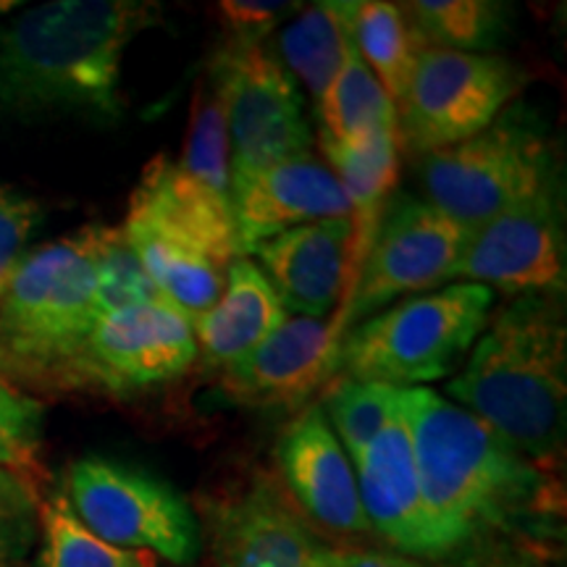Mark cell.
<instances>
[{
	"mask_svg": "<svg viewBox=\"0 0 567 567\" xmlns=\"http://www.w3.org/2000/svg\"><path fill=\"white\" fill-rule=\"evenodd\" d=\"M402 405L434 559L494 534L538 536L549 517H557V492L547 471L492 425L429 386L402 389Z\"/></svg>",
	"mask_w": 567,
	"mask_h": 567,
	"instance_id": "6da1fadb",
	"label": "cell"
},
{
	"mask_svg": "<svg viewBox=\"0 0 567 567\" xmlns=\"http://www.w3.org/2000/svg\"><path fill=\"white\" fill-rule=\"evenodd\" d=\"M161 21L137 0H53L0 32V116H122V61Z\"/></svg>",
	"mask_w": 567,
	"mask_h": 567,
	"instance_id": "7a4b0ae2",
	"label": "cell"
},
{
	"mask_svg": "<svg viewBox=\"0 0 567 567\" xmlns=\"http://www.w3.org/2000/svg\"><path fill=\"white\" fill-rule=\"evenodd\" d=\"M444 396L542 471H555L567 423V323L557 295L515 297L499 310Z\"/></svg>",
	"mask_w": 567,
	"mask_h": 567,
	"instance_id": "3957f363",
	"label": "cell"
},
{
	"mask_svg": "<svg viewBox=\"0 0 567 567\" xmlns=\"http://www.w3.org/2000/svg\"><path fill=\"white\" fill-rule=\"evenodd\" d=\"M97 226L34 247L0 292V371L63 389L71 363L101 318Z\"/></svg>",
	"mask_w": 567,
	"mask_h": 567,
	"instance_id": "277c9868",
	"label": "cell"
},
{
	"mask_svg": "<svg viewBox=\"0 0 567 567\" xmlns=\"http://www.w3.org/2000/svg\"><path fill=\"white\" fill-rule=\"evenodd\" d=\"M492 308V289L471 281L396 302L347 331L344 375L400 389L446 379L471 354Z\"/></svg>",
	"mask_w": 567,
	"mask_h": 567,
	"instance_id": "5b68a950",
	"label": "cell"
},
{
	"mask_svg": "<svg viewBox=\"0 0 567 567\" xmlns=\"http://www.w3.org/2000/svg\"><path fill=\"white\" fill-rule=\"evenodd\" d=\"M557 158L530 118L507 111L476 137L425 153V203L465 231L557 184Z\"/></svg>",
	"mask_w": 567,
	"mask_h": 567,
	"instance_id": "8992f818",
	"label": "cell"
},
{
	"mask_svg": "<svg viewBox=\"0 0 567 567\" xmlns=\"http://www.w3.org/2000/svg\"><path fill=\"white\" fill-rule=\"evenodd\" d=\"M61 494L82 526L118 549L174 565L203 555V528L189 502L145 467L90 455L66 467Z\"/></svg>",
	"mask_w": 567,
	"mask_h": 567,
	"instance_id": "52a82bcc",
	"label": "cell"
},
{
	"mask_svg": "<svg viewBox=\"0 0 567 567\" xmlns=\"http://www.w3.org/2000/svg\"><path fill=\"white\" fill-rule=\"evenodd\" d=\"M221 101L231 153V187L260 168L310 151L300 87L264 42H234L213 55L205 74Z\"/></svg>",
	"mask_w": 567,
	"mask_h": 567,
	"instance_id": "ba28073f",
	"label": "cell"
},
{
	"mask_svg": "<svg viewBox=\"0 0 567 567\" xmlns=\"http://www.w3.org/2000/svg\"><path fill=\"white\" fill-rule=\"evenodd\" d=\"M520 87V71L502 55L425 45L417 53L405 105L402 147L434 153L492 126Z\"/></svg>",
	"mask_w": 567,
	"mask_h": 567,
	"instance_id": "9c48e42d",
	"label": "cell"
},
{
	"mask_svg": "<svg viewBox=\"0 0 567 567\" xmlns=\"http://www.w3.org/2000/svg\"><path fill=\"white\" fill-rule=\"evenodd\" d=\"M465 239L463 226L425 200L396 197L389 203L358 281L337 310L344 329H352L360 318L384 308L400 295L455 281Z\"/></svg>",
	"mask_w": 567,
	"mask_h": 567,
	"instance_id": "30bf717a",
	"label": "cell"
},
{
	"mask_svg": "<svg viewBox=\"0 0 567 567\" xmlns=\"http://www.w3.org/2000/svg\"><path fill=\"white\" fill-rule=\"evenodd\" d=\"M455 281L481 284L509 297L563 292L567 245L559 182L467 231Z\"/></svg>",
	"mask_w": 567,
	"mask_h": 567,
	"instance_id": "8fae6325",
	"label": "cell"
},
{
	"mask_svg": "<svg viewBox=\"0 0 567 567\" xmlns=\"http://www.w3.org/2000/svg\"><path fill=\"white\" fill-rule=\"evenodd\" d=\"M197 358L193 329L166 305H132L97 318L63 389L132 394L179 379Z\"/></svg>",
	"mask_w": 567,
	"mask_h": 567,
	"instance_id": "7c38bea8",
	"label": "cell"
},
{
	"mask_svg": "<svg viewBox=\"0 0 567 567\" xmlns=\"http://www.w3.org/2000/svg\"><path fill=\"white\" fill-rule=\"evenodd\" d=\"M344 334L337 313L326 321L289 316L264 344L224 368V394L245 408L302 410L342 368Z\"/></svg>",
	"mask_w": 567,
	"mask_h": 567,
	"instance_id": "4fadbf2b",
	"label": "cell"
},
{
	"mask_svg": "<svg viewBox=\"0 0 567 567\" xmlns=\"http://www.w3.org/2000/svg\"><path fill=\"white\" fill-rule=\"evenodd\" d=\"M274 455L295 505L310 520L339 536L371 534L360 505L358 473L321 405L302 408L284 425Z\"/></svg>",
	"mask_w": 567,
	"mask_h": 567,
	"instance_id": "5bb4252c",
	"label": "cell"
},
{
	"mask_svg": "<svg viewBox=\"0 0 567 567\" xmlns=\"http://www.w3.org/2000/svg\"><path fill=\"white\" fill-rule=\"evenodd\" d=\"M231 208L245 258L255 245L281 231L329 218H352L342 184L313 151L289 155L247 176L231 187Z\"/></svg>",
	"mask_w": 567,
	"mask_h": 567,
	"instance_id": "9a60e30c",
	"label": "cell"
},
{
	"mask_svg": "<svg viewBox=\"0 0 567 567\" xmlns=\"http://www.w3.org/2000/svg\"><path fill=\"white\" fill-rule=\"evenodd\" d=\"M350 252L352 218H329L276 234L250 255L289 316L323 321L344 302Z\"/></svg>",
	"mask_w": 567,
	"mask_h": 567,
	"instance_id": "2e32d148",
	"label": "cell"
},
{
	"mask_svg": "<svg viewBox=\"0 0 567 567\" xmlns=\"http://www.w3.org/2000/svg\"><path fill=\"white\" fill-rule=\"evenodd\" d=\"M210 528L216 567H321L329 547L266 476L213 509Z\"/></svg>",
	"mask_w": 567,
	"mask_h": 567,
	"instance_id": "e0dca14e",
	"label": "cell"
},
{
	"mask_svg": "<svg viewBox=\"0 0 567 567\" xmlns=\"http://www.w3.org/2000/svg\"><path fill=\"white\" fill-rule=\"evenodd\" d=\"M354 473H358L360 505H363L371 530L402 555L434 559L429 523H425L421 505L413 434H410L408 413L402 405V392L384 429L368 446L365 457L360 460Z\"/></svg>",
	"mask_w": 567,
	"mask_h": 567,
	"instance_id": "ac0fdd59",
	"label": "cell"
},
{
	"mask_svg": "<svg viewBox=\"0 0 567 567\" xmlns=\"http://www.w3.org/2000/svg\"><path fill=\"white\" fill-rule=\"evenodd\" d=\"M289 321L271 284L250 258H234L226 268V287L218 302L189 318L197 352L213 368H229L264 344Z\"/></svg>",
	"mask_w": 567,
	"mask_h": 567,
	"instance_id": "d6986e66",
	"label": "cell"
},
{
	"mask_svg": "<svg viewBox=\"0 0 567 567\" xmlns=\"http://www.w3.org/2000/svg\"><path fill=\"white\" fill-rule=\"evenodd\" d=\"M321 142L326 166L334 172L342 184L347 200L352 208V252H350V279H347V295L358 281L360 268L365 264L368 247H371L375 229L392 203V189L400 176L402 134L379 132L371 137L352 142V145H337V142ZM344 295V300H347Z\"/></svg>",
	"mask_w": 567,
	"mask_h": 567,
	"instance_id": "ffe728a7",
	"label": "cell"
},
{
	"mask_svg": "<svg viewBox=\"0 0 567 567\" xmlns=\"http://www.w3.org/2000/svg\"><path fill=\"white\" fill-rule=\"evenodd\" d=\"M122 234L134 258L140 260L142 271L151 279L158 300L168 310L179 313L184 321L210 310L224 295L229 266L216 264L195 247L163 237L161 231L130 213H126Z\"/></svg>",
	"mask_w": 567,
	"mask_h": 567,
	"instance_id": "44dd1931",
	"label": "cell"
},
{
	"mask_svg": "<svg viewBox=\"0 0 567 567\" xmlns=\"http://www.w3.org/2000/svg\"><path fill=\"white\" fill-rule=\"evenodd\" d=\"M344 17L354 51L400 111L417 53L425 48L405 6L386 0H344Z\"/></svg>",
	"mask_w": 567,
	"mask_h": 567,
	"instance_id": "7402d4cb",
	"label": "cell"
},
{
	"mask_svg": "<svg viewBox=\"0 0 567 567\" xmlns=\"http://www.w3.org/2000/svg\"><path fill=\"white\" fill-rule=\"evenodd\" d=\"M316 116L318 140L337 145H352L379 132H400V111L354 51L352 38L334 82L316 103Z\"/></svg>",
	"mask_w": 567,
	"mask_h": 567,
	"instance_id": "603a6c76",
	"label": "cell"
},
{
	"mask_svg": "<svg viewBox=\"0 0 567 567\" xmlns=\"http://www.w3.org/2000/svg\"><path fill=\"white\" fill-rule=\"evenodd\" d=\"M350 30H347L344 0H326L295 13L276 30V59L295 82H302L310 101L318 103L334 82L344 61Z\"/></svg>",
	"mask_w": 567,
	"mask_h": 567,
	"instance_id": "cb8c5ba5",
	"label": "cell"
},
{
	"mask_svg": "<svg viewBox=\"0 0 567 567\" xmlns=\"http://www.w3.org/2000/svg\"><path fill=\"white\" fill-rule=\"evenodd\" d=\"M38 542L34 567H155L147 551L118 549L84 528L61 492L40 502Z\"/></svg>",
	"mask_w": 567,
	"mask_h": 567,
	"instance_id": "d4e9b609",
	"label": "cell"
},
{
	"mask_svg": "<svg viewBox=\"0 0 567 567\" xmlns=\"http://www.w3.org/2000/svg\"><path fill=\"white\" fill-rule=\"evenodd\" d=\"M402 6L425 45L446 51H488L505 32L507 6L492 0H415Z\"/></svg>",
	"mask_w": 567,
	"mask_h": 567,
	"instance_id": "484cf974",
	"label": "cell"
},
{
	"mask_svg": "<svg viewBox=\"0 0 567 567\" xmlns=\"http://www.w3.org/2000/svg\"><path fill=\"white\" fill-rule=\"evenodd\" d=\"M329 392L323 394V415L331 431L342 444L347 457L358 467L365 457L368 446L384 429L389 413L400 400V386L381 384V381H363L352 375H339L329 381Z\"/></svg>",
	"mask_w": 567,
	"mask_h": 567,
	"instance_id": "4316f807",
	"label": "cell"
},
{
	"mask_svg": "<svg viewBox=\"0 0 567 567\" xmlns=\"http://www.w3.org/2000/svg\"><path fill=\"white\" fill-rule=\"evenodd\" d=\"M97 276V310L101 316L132 305H163L155 295L151 279L142 271L132 247L126 245L122 226H97L95 247Z\"/></svg>",
	"mask_w": 567,
	"mask_h": 567,
	"instance_id": "83f0119b",
	"label": "cell"
},
{
	"mask_svg": "<svg viewBox=\"0 0 567 567\" xmlns=\"http://www.w3.org/2000/svg\"><path fill=\"white\" fill-rule=\"evenodd\" d=\"M42 405L0 375V471L32 478L38 465Z\"/></svg>",
	"mask_w": 567,
	"mask_h": 567,
	"instance_id": "f1b7e54d",
	"label": "cell"
},
{
	"mask_svg": "<svg viewBox=\"0 0 567 567\" xmlns=\"http://www.w3.org/2000/svg\"><path fill=\"white\" fill-rule=\"evenodd\" d=\"M40 499L32 478L0 471V567H19L38 542Z\"/></svg>",
	"mask_w": 567,
	"mask_h": 567,
	"instance_id": "f546056e",
	"label": "cell"
},
{
	"mask_svg": "<svg viewBox=\"0 0 567 567\" xmlns=\"http://www.w3.org/2000/svg\"><path fill=\"white\" fill-rule=\"evenodd\" d=\"M40 224V203L0 184V292L17 271L21 258L30 252V239Z\"/></svg>",
	"mask_w": 567,
	"mask_h": 567,
	"instance_id": "4dcf8cb0",
	"label": "cell"
},
{
	"mask_svg": "<svg viewBox=\"0 0 567 567\" xmlns=\"http://www.w3.org/2000/svg\"><path fill=\"white\" fill-rule=\"evenodd\" d=\"M302 3H281V0H224L218 6L229 40L234 42H264L268 34L292 19Z\"/></svg>",
	"mask_w": 567,
	"mask_h": 567,
	"instance_id": "1f68e13d",
	"label": "cell"
},
{
	"mask_svg": "<svg viewBox=\"0 0 567 567\" xmlns=\"http://www.w3.org/2000/svg\"><path fill=\"white\" fill-rule=\"evenodd\" d=\"M321 567H423L410 557L389 555L379 549L360 547H326Z\"/></svg>",
	"mask_w": 567,
	"mask_h": 567,
	"instance_id": "d6a6232c",
	"label": "cell"
},
{
	"mask_svg": "<svg viewBox=\"0 0 567 567\" xmlns=\"http://www.w3.org/2000/svg\"><path fill=\"white\" fill-rule=\"evenodd\" d=\"M463 567H557L542 557L538 549L528 547H494L478 551L476 559H465Z\"/></svg>",
	"mask_w": 567,
	"mask_h": 567,
	"instance_id": "836d02e7",
	"label": "cell"
}]
</instances>
